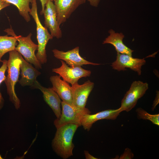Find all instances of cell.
<instances>
[{
	"instance_id": "2",
	"label": "cell",
	"mask_w": 159,
	"mask_h": 159,
	"mask_svg": "<svg viewBox=\"0 0 159 159\" xmlns=\"http://www.w3.org/2000/svg\"><path fill=\"white\" fill-rule=\"evenodd\" d=\"M21 56V54L15 50L9 52V57L7 60V75L4 81L10 101L17 110L20 108L21 103L15 93V87L19 81Z\"/></svg>"
},
{
	"instance_id": "18",
	"label": "cell",
	"mask_w": 159,
	"mask_h": 159,
	"mask_svg": "<svg viewBox=\"0 0 159 159\" xmlns=\"http://www.w3.org/2000/svg\"><path fill=\"white\" fill-rule=\"evenodd\" d=\"M9 4L14 5L18 9L19 13L27 22L31 19L29 12L31 10L29 4L32 0H2Z\"/></svg>"
},
{
	"instance_id": "26",
	"label": "cell",
	"mask_w": 159,
	"mask_h": 159,
	"mask_svg": "<svg viewBox=\"0 0 159 159\" xmlns=\"http://www.w3.org/2000/svg\"><path fill=\"white\" fill-rule=\"evenodd\" d=\"M10 4L3 1L0 0V11L4 8L10 6Z\"/></svg>"
},
{
	"instance_id": "13",
	"label": "cell",
	"mask_w": 159,
	"mask_h": 159,
	"mask_svg": "<svg viewBox=\"0 0 159 159\" xmlns=\"http://www.w3.org/2000/svg\"><path fill=\"white\" fill-rule=\"evenodd\" d=\"M32 87L39 89L42 93L44 99L52 109L57 118L60 117L61 111V101L57 94L52 88H47L42 86L36 80Z\"/></svg>"
},
{
	"instance_id": "16",
	"label": "cell",
	"mask_w": 159,
	"mask_h": 159,
	"mask_svg": "<svg viewBox=\"0 0 159 159\" xmlns=\"http://www.w3.org/2000/svg\"><path fill=\"white\" fill-rule=\"evenodd\" d=\"M21 62L20 65L21 77L19 81L22 86H30L32 87L37 80V77L41 73L34 67L28 62L21 57Z\"/></svg>"
},
{
	"instance_id": "19",
	"label": "cell",
	"mask_w": 159,
	"mask_h": 159,
	"mask_svg": "<svg viewBox=\"0 0 159 159\" xmlns=\"http://www.w3.org/2000/svg\"><path fill=\"white\" fill-rule=\"evenodd\" d=\"M7 35L0 36V62H2L1 58L5 54L15 50L17 45V41L15 37Z\"/></svg>"
},
{
	"instance_id": "20",
	"label": "cell",
	"mask_w": 159,
	"mask_h": 159,
	"mask_svg": "<svg viewBox=\"0 0 159 159\" xmlns=\"http://www.w3.org/2000/svg\"><path fill=\"white\" fill-rule=\"evenodd\" d=\"M136 112L139 119L149 120L153 124L159 125V114H150L140 107L137 108Z\"/></svg>"
},
{
	"instance_id": "21",
	"label": "cell",
	"mask_w": 159,
	"mask_h": 159,
	"mask_svg": "<svg viewBox=\"0 0 159 159\" xmlns=\"http://www.w3.org/2000/svg\"><path fill=\"white\" fill-rule=\"evenodd\" d=\"M2 64L0 68V85L1 83L5 80L6 77L5 73L7 69V60L4 59L2 61ZM4 100L0 92V110L3 107Z\"/></svg>"
},
{
	"instance_id": "4",
	"label": "cell",
	"mask_w": 159,
	"mask_h": 159,
	"mask_svg": "<svg viewBox=\"0 0 159 159\" xmlns=\"http://www.w3.org/2000/svg\"><path fill=\"white\" fill-rule=\"evenodd\" d=\"M4 31L8 35L15 37L18 44L15 47V50L22 55L25 60L33 64L36 68H42V64L37 59L35 52L38 50V45L35 44L31 39L32 34L30 33L27 36L24 37L21 35L17 36L11 27L5 29Z\"/></svg>"
},
{
	"instance_id": "22",
	"label": "cell",
	"mask_w": 159,
	"mask_h": 159,
	"mask_svg": "<svg viewBox=\"0 0 159 159\" xmlns=\"http://www.w3.org/2000/svg\"><path fill=\"white\" fill-rule=\"evenodd\" d=\"M134 157V155L131 150L128 148L125 149L123 154L120 156L119 159H132Z\"/></svg>"
},
{
	"instance_id": "14",
	"label": "cell",
	"mask_w": 159,
	"mask_h": 159,
	"mask_svg": "<svg viewBox=\"0 0 159 159\" xmlns=\"http://www.w3.org/2000/svg\"><path fill=\"white\" fill-rule=\"evenodd\" d=\"M121 112L119 108L103 110L94 114H87L83 117L81 126L85 130L89 131L93 124L97 121L104 119L115 120Z\"/></svg>"
},
{
	"instance_id": "27",
	"label": "cell",
	"mask_w": 159,
	"mask_h": 159,
	"mask_svg": "<svg viewBox=\"0 0 159 159\" xmlns=\"http://www.w3.org/2000/svg\"><path fill=\"white\" fill-rule=\"evenodd\" d=\"M159 103V92H158V93L157 94L156 96L155 99L153 103V105L152 109L153 110L155 108L156 106Z\"/></svg>"
},
{
	"instance_id": "3",
	"label": "cell",
	"mask_w": 159,
	"mask_h": 159,
	"mask_svg": "<svg viewBox=\"0 0 159 159\" xmlns=\"http://www.w3.org/2000/svg\"><path fill=\"white\" fill-rule=\"evenodd\" d=\"M31 4L32 8L29 14L32 16L36 24L37 38L38 43L37 52L36 56L40 63L43 64L47 61L46 45L49 41L52 39L53 37L48 32L47 28L44 26L40 22L37 12L36 0H32Z\"/></svg>"
},
{
	"instance_id": "12",
	"label": "cell",
	"mask_w": 159,
	"mask_h": 159,
	"mask_svg": "<svg viewBox=\"0 0 159 159\" xmlns=\"http://www.w3.org/2000/svg\"><path fill=\"white\" fill-rule=\"evenodd\" d=\"M94 86V83L89 80L82 85L77 82L72 85V105L80 108H85L88 97Z\"/></svg>"
},
{
	"instance_id": "9",
	"label": "cell",
	"mask_w": 159,
	"mask_h": 159,
	"mask_svg": "<svg viewBox=\"0 0 159 159\" xmlns=\"http://www.w3.org/2000/svg\"><path fill=\"white\" fill-rule=\"evenodd\" d=\"M79 47H76L74 49L66 52L54 49L52 50L54 57L62 60L70 67L82 66L84 65L91 64L99 65L100 64L94 63L88 61L82 57L79 54Z\"/></svg>"
},
{
	"instance_id": "1",
	"label": "cell",
	"mask_w": 159,
	"mask_h": 159,
	"mask_svg": "<svg viewBox=\"0 0 159 159\" xmlns=\"http://www.w3.org/2000/svg\"><path fill=\"white\" fill-rule=\"evenodd\" d=\"M79 127L76 124H69L57 128L52 147L55 153L62 158L66 159L73 155L74 146L72 140Z\"/></svg>"
},
{
	"instance_id": "17",
	"label": "cell",
	"mask_w": 159,
	"mask_h": 159,
	"mask_svg": "<svg viewBox=\"0 0 159 159\" xmlns=\"http://www.w3.org/2000/svg\"><path fill=\"white\" fill-rule=\"evenodd\" d=\"M110 35L103 41L102 44H109L115 47L117 53L124 54L132 56L133 50L126 46L123 43L124 35L121 33H116L112 29H110Z\"/></svg>"
},
{
	"instance_id": "10",
	"label": "cell",
	"mask_w": 159,
	"mask_h": 159,
	"mask_svg": "<svg viewBox=\"0 0 159 159\" xmlns=\"http://www.w3.org/2000/svg\"><path fill=\"white\" fill-rule=\"evenodd\" d=\"M53 1L48 0L43 12L45 27L48 29L53 37L61 38L62 36V31L57 19V13Z\"/></svg>"
},
{
	"instance_id": "7",
	"label": "cell",
	"mask_w": 159,
	"mask_h": 159,
	"mask_svg": "<svg viewBox=\"0 0 159 159\" xmlns=\"http://www.w3.org/2000/svg\"><path fill=\"white\" fill-rule=\"evenodd\" d=\"M61 66L59 67L52 69L53 72L58 74L63 80L72 85L78 82L82 77H90L91 72L82 68L81 66L69 67L63 61L60 60Z\"/></svg>"
},
{
	"instance_id": "25",
	"label": "cell",
	"mask_w": 159,
	"mask_h": 159,
	"mask_svg": "<svg viewBox=\"0 0 159 159\" xmlns=\"http://www.w3.org/2000/svg\"><path fill=\"white\" fill-rule=\"evenodd\" d=\"M84 153L86 159H98L90 155L87 150H85Z\"/></svg>"
},
{
	"instance_id": "15",
	"label": "cell",
	"mask_w": 159,
	"mask_h": 159,
	"mask_svg": "<svg viewBox=\"0 0 159 159\" xmlns=\"http://www.w3.org/2000/svg\"><path fill=\"white\" fill-rule=\"evenodd\" d=\"M53 90L57 94L63 101L72 105V90L68 83L60 78V76H53L50 78Z\"/></svg>"
},
{
	"instance_id": "11",
	"label": "cell",
	"mask_w": 159,
	"mask_h": 159,
	"mask_svg": "<svg viewBox=\"0 0 159 159\" xmlns=\"http://www.w3.org/2000/svg\"><path fill=\"white\" fill-rule=\"evenodd\" d=\"M57 19L59 26L65 22L72 13L80 5L85 3V0H54Z\"/></svg>"
},
{
	"instance_id": "5",
	"label": "cell",
	"mask_w": 159,
	"mask_h": 159,
	"mask_svg": "<svg viewBox=\"0 0 159 159\" xmlns=\"http://www.w3.org/2000/svg\"><path fill=\"white\" fill-rule=\"evenodd\" d=\"M61 105L62 110L60 117L57 118L54 122L56 128L69 124H76L79 126H81L84 116L91 113L87 108H78L63 101L61 102Z\"/></svg>"
},
{
	"instance_id": "8",
	"label": "cell",
	"mask_w": 159,
	"mask_h": 159,
	"mask_svg": "<svg viewBox=\"0 0 159 159\" xmlns=\"http://www.w3.org/2000/svg\"><path fill=\"white\" fill-rule=\"evenodd\" d=\"M145 63L144 58H134L126 54L117 53L116 60L112 63L111 66L113 69L118 71L126 70V68H129L140 75L142 67Z\"/></svg>"
},
{
	"instance_id": "24",
	"label": "cell",
	"mask_w": 159,
	"mask_h": 159,
	"mask_svg": "<svg viewBox=\"0 0 159 159\" xmlns=\"http://www.w3.org/2000/svg\"><path fill=\"white\" fill-rule=\"evenodd\" d=\"M48 0H40L41 4L42 9L40 14L41 15H42L44 11L46 4Z\"/></svg>"
},
{
	"instance_id": "6",
	"label": "cell",
	"mask_w": 159,
	"mask_h": 159,
	"mask_svg": "<svg viewBox=\"0 0 159 159\" xmlns=\"http://www.w3.org/2000/svg\"><path fill=\"white\" fill-rule=\"evenodd\" d=\"M148 89V84L147 82L140 81L133 82L121 101L120 107L121 112L130 111L135 107L138 100L144 95Z\"/></svg>"
},
{
	"instance_id": "28",
	"label": "cell",
	"mask_w": 159,
	"mask_h": 159,
	"mask_svg": "<svg viewBox=\"0 0 159 159\" xmlns=\"http://www.w3.org/2000/svg\"><path fill=\"white\" fill-rule=\"evenodd\" d=\"M51 0L52 1H54V0Z\"/></svg>"
},
{
	"instance_id": "23",
	"label": "cell",
	"mask_w": 159,
	"mask_h": 159,
	"mask_svg": "<svg viewBox=\"0 0 159 159\" xmlns=\"http://www.w3.org/2000/svg\"><path fill=\"white\" fill-rule=\"evenodd\" d=\"M89 2L90 4L92 6L97 7L100 2V0H85Z\"/></svg>"
}]
</instances>
